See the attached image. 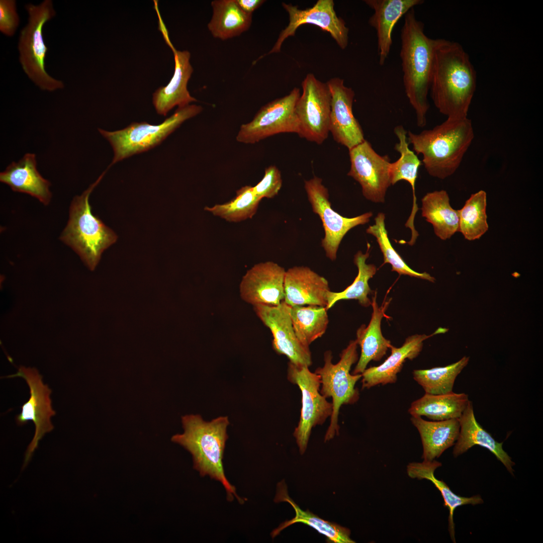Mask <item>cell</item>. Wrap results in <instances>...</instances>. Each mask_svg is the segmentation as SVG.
<instances>
[{"label": "cell", "mask_w": 543, "mask_h": 543, "mask_svg": "<svg viewBox=\"0 0 543 543\" xmlns=\"http://www.w3.org/2000/svg\"><path fill=\"white\" fill-rule=\"evenodd\" d=\"M476 86L475 69L462 46L436 39L429 90L438 111L447 118L467 117Z\"/></svg>", "instance_id": "obj_1"}, {"label": "cell", "mask_w": 543, "mask_h": 543, "mask_svg": "<svg viewBox=\"0 0 543 543\" xmlns=\"http://www.w3.org/2000/svg\"><path fill=\"white\" fill-rule=\"evenodd\" d=\"M423 23L416 18L414 8L404 15L401 29L400 56L405 92L414 109L417 125L426 124L429 91L436 39L427 37Z\"/></svg>", "instance_id": "obj_2"}, {"label": "cell", "mask_w": 543, "mask_h": 543, "mask_svg": "<svg viewBox=\"0 0 543 543\" xmlns=\"http://www.w3.org/2000/svg\"><path fill=\"white\" fill-rule=\"evenodd\" d=\"M474 138L472 121L468 117L447 119L432 129L420 133L407 132L409 144L431 176L443 179L460 166Z\"/></svg>", "instance_id": "obj_3"}, {"label": "cell", "mask_w": 543, "mask_h": 543, "mask_svg": "<svg viewBox=\"0 0 543 543\" xmlns=\"http://www.w3.org/2000/svg\"><path fill=\"white\" fill-rule=\"evenodd\" d=\"M184 431L171 437V441L183 446L193 457V468L201 477L208 475L222 483L227 493L228 501L235 497L240 504L245 500L239 497L236 488L227 479L222 460L228 438L227 427L229 422L227 416H220L210 422L204 421L199 415L182 417Z\"/></svg>", "instance_id": "obj_4"}, {"label": "cell", "mask_w": 543, "mask_h": 543, "mask_svg": "<svg viewBox=\"0 0 543 543\" xmlns=\"http://www.w3.org/2000/svg\"><path fill=\"white\" fill-rule=\"evenodd\" d=\"M106 171L80 195L72 199L69 219L59 239L73 249L84 263L94 270L105 250L116 242L117 236L92 212L89 197Z\"/></svg>", "instance_id": "obj_5"}, {"label": "cell", "mask_w": 543, "mask_h": 543, "mask_svg": "<svg viewBox=\"0 0 543 543\" xmlns=\"http://www.w3.org/2000/svg\"><path fill=\"white\" fill-rule=\"evenodd\" d=\"M356 340H351L340 354L338 363L332 362L330 350L324 354V364L316 369L315 373L320 377L321 389L320 392L326 399L332 400L333 410L330 422L324 437L325 442L338 435L339 426L338 416L341 406L352 404L359 399V393L355 388L357 382L361 378V374H351L352 366L358 359Z\"/></svg>", "instance_id": "obj_6"}, {"label": "cell", "mask_w": 543, "mask_h": 543, "mask_svg": "<svg viewBox=\"0 0 543 543\" xmlns=\"http://www.w3.org/2000/svg\"><path fill=\"white\" fill-rule=\"evenodd\" d=\"M202 111L200 106L189 105L178 108L173 115L159 125L147 122L132 123L115 131L98 129L107 140L114 151L113 160L108 167L134 154L148 150L163 141L184 122Z\"/></svg>", "instance_id": "obj_7"}, {"label": "cell", "mask_w": 543, "mask_h": 543, "mask_svg": "<svg viewBox=\"0 0 543 543\" xmlns=\"http://www.w3.org/2000/svg\"><path fill=\"white\" fill-rule=\"evenodd\" d=\"M28 23L21 30L18 49L20 61L28 76L41 89L50 92L64 87L63 82L50 76L45 69V58L48 51L43 39V28L55 12L52 1L45 0L39 5L28 4Z\"/></svg>", "instance_id": "obj_8"}, {"label": "cell", "mask_w": 543, "mask_h": 543, "mask_svg": "<svg viewBox=\"0 0 543 543\" xmlns=\"http://www.w3.org/2000/svg\"><path fill=\"white\" fill-rule=\"evenodd\" d=\"M287 378L299 387L302 394L301 416L293 434L302 455L306 450L312 428L323 424L331 416L333 405L320 392L319 375L311 372L309 367L289 362Z\"/></svg>", "instance_id": "obj_9"}, {"label": "cell", "mask_w": 543, "mask_h": 543, "mask_svg": "<svg viewBox=\"0 0 543 543\" xmlns=\"http://www.w3.org/2000/svg\"><path fill=\"white\" fill-rule=\"evenodd\" d=\"M302 94L295 106L300 137L322 144L329 133L331 96L327 83L308 74L302 82Z\"/></svg>", "instance_id": "obj_10"}, {"label": "cell", "mask_w": 543, "mask_h": 543, "mask_svg": "<svg viewBox=\"0 0 543 543\" xmlns=\"http://www.w3.org/2000/svg\"><path fill=\"white\" fill-rule=\"evenodd\" d=\"M300 96V89L295 87L288 95L262 107L250 122L240 126L236 140L253 144L279 133L298 134L295 106Z\"/></svg>", "instance_id": "obj_11"}, {"label": "cell", "mask_w": 543, "mask_h": 543, "mask_svg": "<svg viewBox=\"0 0 543 543\" xmlns=\"http://www.w3.org/2000/svg\"><path fill=\"white\" fill-rule=\"evenodd\" d=\"M304 187L313 211L319 215L322 222L325 236L321 245L326 256L334 260L344 235L352 228L369 222L373 213L367 212L352 218L340 215L331 208L328 190L323 185L322 179L317 176L305 180Z\"/></svg>", "instance_id": "obj_12"}, {"label": "cell", "mask_w": 543, "mask_h": 543, "mask_svg": "<svg viewBox=\"0 0 543 543\" xmlns=\"http://www.w3.org/2000/svg\"><path fill=\"white\" fill-rule=\"evenodd\" d=\"M348 151L350 167L347 175L360 184L367 200L384 203L391 185L389 156L378 154L366 139Z\"/></svg>", "instance_id": "obj_13"}, {"label": "cell", "mask_w": 543, "mask_h": 543, "mask_svg": "<svg viewBox=\"0 0 543 543\" xmlns=\"http://www.w3.org/2000/svg\"><path fill=\"white\" fill-rule=\"evenodd\" d=\"M282 6L288 13L289 23L281 31L277 42L267 54L280 52L285 40L294 36L300 26L307 24L316 25L329 33L341 49H344L347 47L348 29L343 20L337 16L332 0H318L312 8L306 10H300L297 6L284 3H282Z\"/></svg>", "instance_id": "obj_14"}, {"label": "cell", "mask_w": 543, "mask_h": 543, "mask_svg": "<svg viewBox=\"0 0 543 543\" xmlns=\"http://www.w3.org/2000/svg\"><path fill=\"white\" fill-rule=\"evenodd\" d=\"M253 308L273 334L274 349L278 354L286 355L290 363L309 367L312 363L311 353L296 335L290 315V306L283 301L277 306L259 305Z\"/></svg>", "instance_id": "obj_15"}, {"label": "cell", "mask_w": 543, "mask_h": 543, "mask_svg": "<svg viewBox=\"0 0 543 543\" xmlns=\"http://www.w3.org/2000/svg\"><path fill=\"white\" fill-rule=\"evenodd\" d=\"M17 377L25 379L30 389V398L21 407L22 411L17 416L16 421L19 425H23L31 420L35 425V436L28 450L31 454L43 435L53 428L51 417L56 412L51 406V390L43 383L42 376L36 369L20 367L16 374L5 378Z\"/></svg>", "instance_id": "obj_16"}, {"label": "cell", "mask_w": 543, "mask_h": 543, "mask_svg": "<svg viewBox=\"0 0 543 543\" xmlns=\"http://www.w3.org/2000/svg\"><path fill=\"white\" fill-rule=\"evenodd\" d=\"M331 96L329 132L334 140L348 150L364 141L363 130L352 112L355 94L339 77L327 82Z\"/></svg>", "instance_id": "obj_17"}, {"label": "cell", "mask_w": 543, "mask_h": 543, "mask_svg": "<svg viewBox=\"0 0 543 543\" xmlns=\"http://www.w3.org/2000/svg\"><path fill=\"white\" fill-rule=\"evenodd\" d=\"M286 270L271 261L260 262L248 270L239 286L241 299L253 306H277L284 300Z\"/></svg>", "instance_id": "obj_18"}, {"label": "cell", "mask_w": 543, "mask_h": 543, "mask_svg": "<svg viewBox=\"0 0 543 543\" xmlns=\"http://www.w3.org/2000/svg\"><path fill=\"white\" fill-rule=\"evenodd\" d=\"M447 331L448 329L439 327L429 335L415 334L409 336L400 347L391 345V354L382 364L366 369L361 374L362 389L396 383L397 375L401 372L405 360H412L419 354L423 341L434 335Z\"/></svg>", "instance_id": "obj_19"}, {"label": "cell", "mask_w": 543, "mask_h": 543, "mask_svg": "<svg viewBox=\"0 0 543 543\" xmlns=\"http://www.w3.org/2000/svg\"><path fill=\"white\" fill-rule=\"evenodd\" d=\"M329 291L327 280L309 267L295 266L286 270L284 301L290 306L316 305L326 308Z\"/></svg>", "instance_id": "obj_20"}, {"label": "cell", "mask_w": 543, "mask_h": 543, "mask_svg": "<svg viewBox=\"0 0 543 543\" xmlns=\"http://www.w3.org/2000/svg\"><path fill=\"white\" fill-rule=\"evenodd\" d=\"M374 11L369 23L377 32L379 63L383 65L392 45L393 28L410 10L424 3L422 0H366Z\"/></svg>", "instance_id": "obj_21"}, {"label": "cell", "mask_w": 543, "mask_h": 543, "mask_svg": "<svg viewBox=\"0 0 543 543\" xmlns=\"http://www.w3.org/2000/svg\"><path fill=\"white\" fill-rule=\"evenodd\" d=\"M0 181L8 185L14 192L29 195L44 205H48L51 201V183L37 170L34 153H27L18 162L11 163L0 173Z\"/></svg>", "instance_id": "obj_22"}, {"label": "cell", "mask_w": 543, "mask_h": 543, "mask_svg": "<svg viewBox=\"0 0 543 543\" xmlns=\"http://www.w3.org/2000/svg\"><path fill=\"white\" fill-rule=\"evenodd\" d=\"M174 58L173 75L168 84L159 87L153 94L152 102L157 113L165 116L175 106L183 107L197 100L191 96L187 85L193 68L190 53L172 49Z\"/></svg>", "instance_id": "obj_23"}, {"label": "cell", "mask_w": 543, "mask_h": 543, "mask_svg": "<svg viewBox=\"0 0 543 543\" xmlns=\"http://www.w3.org/2000/svg\"><path fill=\"white\" fill-rule=\"evenodd\" d=\"M390 300L384 302L379 306L377 302V292L372 300L373 312L367 326L361 325L356 331V341L361 351L358 361L352 374H361L372 361H379L386 354L391 346V341L385 338L381 331V321L388 317L385 312Z\"/></svg>", "instance_id": "obj_24"}, {"label": "cell", "mask_w": 543, "mask_h": 543, "mask_svg": "<svg viewBox=\"0 0 543 543\" xmlns=\"http://www.w3.org/2000/svg\"><path fill=\"white\" fill-rule=\"evenodd\" d=\"M459 420L460 430L454 448V456L457 457L474 445H479L487 448L494 455L513 475L514 470L512 466L515 464L503 449V442L497 441L477 422L474 414L473 403L471 401Z\"/></svg>", "instance_id": "obj_25"}, {"label": "cell", "mask_w": 543, "mask_h": 543, "mask_svg": "<svg viewBox=\"0 0 543 543\" xmlns=\"http://www.w3.org/2000/svg\"><path fill=\"white\" fill-rule=\"evenodd\" d=\"M410 420L420 435L424 461L439 458L457 440L460 430L459 419L427 421L421 416H411Z\"/></svg>", "instance_id": "obj_26"}, {"label": "cell", "mask_w": 543, "mask_h": 543, "mask_svg": "<svg viewBox=\"0 0 543 543\" xmlns=\"http://www.w3.org/2000/svg\"><path fill=\"white\" fill-rule=\"evenodd\" d=\"M275 502H287L293 508L295 516L290 520H287L281 523L279 526L271 533L273 538L276 536L286 527L296 523H302L308 525L316 529L327 537V540L334 543H354L350 537V531L349 529L343 527L334 522L328 521L310 512L304 511L289 496L286 484L284 480L280 482L277 485V494L274 499Z\"/></svg>", "instance_id": "obj_27"}, {"label": "cell", "mask_w": 543, "mask_h": 543, "mask_svg": "<svg viewBox=\"0 0 543 543\" xmlns=\"http://www.w3.org/2000/svg\"><path fill=\"white\" fill-rule=\"evenodd\" d=\"M470 401L464 393H425L411 403L408 411L411 416H425L433 421L459 419Z\"/></svg>", "instance_id": "obj_28"}, {"label": "cell", "mask_w": 543, "mask_h": 543, "mask_svg": "<svg viewBox=\"0 0 543 543\" xmlns=\"http://www.w3.org/2000/svg\"><path fill=\"white\" fill-rule=\"evenodd\" d=\"M213 14L208 29L215 38L225 40L248 30L252 15L244 12L236 0H215L211 2Z\"/></svg>", "instance_id": "obj_29"}, {"label": "cell", "mask_w": 543, "mask_h": 543, "mask_svg": "<svg viewBox=\"0 0 543 543\" xmlns=\"http://www.w3.org/2000/svg\"><path fill=\"white\" fill-rule=\"evenodd\" d=\"M422 216L430 223L435 235L440 239H449L458 232V210L454 209L444 190L427 193L422 198Z\"/></svg>", "instance_id": "obj_30"}, {"label": "cell", "mask_w": 543, "mask_h": 543, "mask_svg": "<svg viewBox=\"0 0 543 543\" xmlns=\"http://www.w3.org/2000/svg\"><path fill=\"white\" fill-rule=\"evenodd\" d=\"M441 466L440 462L434 460L423 461L422 463H411L407 466V472L409 477L411 478L429 480L440 491L444 501L443 505L449 510L448 530L452 540L455 542L453 518L455 510L458 507L465 505H475L482 504L483 500L480 495L466 497L455 494L444 482L437 479L434 476L435 470Z\"/></svg>", "instance_id": "obj_31"}, {"label": "cell", "mask_w": 543, "mask_h": 543, "mask_svg": "<svg viewBox=\"0 0 543 543\" xmlns=\"http://www.w3.org/2000/svg\"><path fill=\"white\" fill-rule=\"evenodd\" d=\"M394 132L398 142L395 145V150L399 152L400 157L397 160L391 164V185L403 180L407 182L412 187L413 204L411 215L407 220L410 224H413L414 217L418 207L415 195V183L418 171L421 164L417 155L409 147L407 131L402 125L395 127Z\"/></svg>", "instance_id": "obj_32"}, {"label": "cell", "mask_w": 543, "mask_h": 543, "mask_svg": "<svg viewBox=\"0 0 543 543\" xmlns=\"http://www.w3.org/2000/svg\"><path fill=\"white\" fill-rule=\"evenodd\" d=\"M325 307L316 305L290 306V315L299 340L305 347L325 332L329 319Z\"/></svg>", "instance_id": "obj_33"}, {"label": "cell", "mask_w": 543, "mask_h": 543, "mask_svg": "<svg viewBox=\"0 0 543 543\" xmlns=\"http://www.w3.org/2000/svg\"><path fill=\"white\" fill-rule=\"evenodd\" d=\"M371 247L368 243L367 250L365 253L358 251L354 256V263L358 268V274L352 283L343 291L334 292L329 291L327 294V310L332 307L336 302L341 300H356L364 307L372 305V301L369 295L372 291L369 285V281L376 274V266L373 264H367L366 260L369 257Z\"/></svg>", "instance_id": "obj_34"}, {"label": "cell", "mask_w": 543, "mask_h": 543, "mask_svg": "<svg viewBox=\"0 0 543 543\" xmlns=\"http://www.w3.org/2000/svg\"><path fill=\"white\" fill-rule=\"evenodd\" d=\"M487 194L480 190L471 195L459 212L458 232L469 241L481 238L488 230Z\"/></svg>", "instance_id": "obj_35"}, {"label": "cell", "mask_w": 543, "mask_h": 543, "mask_svg": "<svg viewBox=\"0 0 543 543\" xmlns=\"http://www.w3.org/2000/svg\"><path fill=\"white\" fill-rule=\"evenodd\" d=\"M469 361V357L465 356L459 361L445 367L415 370L412 373L413 377L425 393L433 395L449 393L452 392L457 376Z\"/></svg>", "instance_id": "obj_36"}, {"label": "cell", "mask_w": 543, "mask_h": 543, "mask_svg": "<svg viewBox=\"0 0 543 543\" xmlns=\"http://www.w3.org/2000/svg\"><path fill=\"white\" fill-rule=\"evenodd\" d=\"M385 214L379 213L375 218V224L370 226L366 230L367 233L372 234L377 239L384 257L383 264H390L391 270L397 272L400 275H407L434 282L435 279L429 274L426 272L420 273L411 268L393 247L385 228Z\"/></svg>", "instance_id": "obj_37"}, {"label": "cell", "mask_w": 543, "mask_h": 543, "mask_svg": "<svg viewBox=\"0 0 543 543\" xmlns=\"http://www.w3.org/2000/svg\"><path fill=\"white\" fill-rule=\"evenodd\" d=\"M261 200L254 193L253 187L245 186L236 192L235 197L230 201L212 207H206L205 210L227 221L238 222L251 218L256 213Z\"/></svg>", "instance_id": "obj_38"}, {"label": "cell", "mask_w": 543, "mask_h": 543, "mask_svg": "<svg viewBox=\"0 0 543 543\" xmlns=\"http://www.w3.org/2000/svg\"><path fill=\"white\" fill-rule=\"evenodd\" d=\"M282 186L280 171L276 166L270 165L265 168L263 178L253 187V190L261 199L263 198H272L278 194Z\"/></svg>", "instance_id": "obj_39"}, {"label": "cell", "mask_w": 543, "mask_h": 543, "mask_svg": "<svg viewBox=\"0 0 543 543\" xmlns=\"http://www.w3.org/2000/svg\"><path fill=\"white\" fill-rule=\"evenodd\" d=\"M19 24L14 0L0 1V30L5 35L12 36Z\"/></svg>", "instance_id": "obj_40"}, {"label": "cell", "mask_w": 543, "mask_h": 543, "mask_svg": "<svg viewBox=\"0 0 543 543\" xmlns=\"http://www.w3.org/2000/svg\"><path fill=\"white\" fill-rule=\"evenodd\" d=\"M239 7L246 13L252 15V13L265 2L262 0H236Z\"/></svg>", "instance_id": "obj_41"}]
</instances>
